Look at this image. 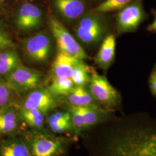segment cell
Returning <instances> with one entry per match:
<instances>
[{"mask_svg":"<svg viewBox=\"0 0 156 156\" xmlns=\"http://www.w3.org/2000/svg\"><path fill=\"white\" fill-rule=\"evenodd\" d=\"M112 124L97 156H156V119L123 117Z\"/></svg>","mask_w":156,"mask_h":156,"instance_id":"obj_1","label":"cell"},{"mask_svg":"<svg viewBox=\"0 0 156 156\" xmlns=\"http://www.w3.org/2000/svg\"><path fill=\"white\" fill-rule=\"evenodd\" d=\"M89 84L91 94L106 110L111 112L120 106L121 97L117 90L105 76L99 75L93 68L90 73Z\"/></svg>","mask_w":156,"mask_h":156,"instance_id":"obj_2","label":"cell"},{"mask_svg":"<svg viewBox=\"0 0 156 156\" xmlns=\"http://www.w3.org/2000/svg\"><path fill=\"white\" fill-rule=\"evenodd\" d=\"M49 26L56 40L58 51L80 60L89 58L81 46L58 20L53 17H50Z\"/></svg>","mask_w":156,"mask_h":156,"instance_id":"obj_3","label":"cell"},{"mask_svg":"<svg viewBox=\"0 0 156 156\" xmlns=\"http://www.w3.org/2000/svg\"><path fill=\"white\" fill-rule=\"evenodd\" d=\"M9 87L17 92H23L37 88L40 83L41 75L38 71L20 64L6 77Z\"/></svg>","mask_w":156,"mask_h":156,"instance_id":"obj_4","label":"cell"},{"mask_svg":"<svg viewBox=\"0 0 156 156\" xmlns=\"http://www.w3.org/2000/svg\"><path fill=\"white\" fill-rule=\"evenodd\" d=\"M145 13L140 2L126 5L117 13V26L120 33L134 31L142 22Z\"/></svg>","mask_w":156,"mask_h":156,"instance_id":"obj_5","label":"cell"},{"mask_svg":"<svg viewBox=\"0 0 156 156\" xmlns=\"http://www.w3.org/2000/svg\"><path fill=\"white\" fill-rule=\"evenodd\" d=\"M104 32V27L100 19L92 15L83 17L76 28L78 38L88 44L98 42L102 38Z\"/></svg>","mask_w":156,"mask_h":156,"instance_id":"obj_6","label":"cell"},{"mask_svg":"<svg viewBox=\"0 0 156 156\" xmlns=\"http://www.w3.org/2000/svg\"><path fill=\"white\" fill-rule=\"evenodd\" d=\"M24 50L31 60L45 62L48 60L51 50L50 38L44 33L37 34L27 40L24 44Z\"/></svg>","mask_w":156,"mask_h":156,"instance_id":"obj_7","label":"cell"},{"mask_svg":"<svg viewBox=\"0 0 156 156\" xmlns=\"http://www.w3.org/2000/svg\"><path fill=\"white\" fill-rule=\"evenodd\" d=\"M56 105L53 95L49 91L38 90L28 94L23 101L21 109H35L41 112L43 114H46L53 109Z\"/></svg>","mask_w":156,"mask_h":156,"instance_id":"obj_8","label":"cell"},{"mask_svg":"<svg viewBox=\"0 0 156 156\" xmlns=\"http://www.w3.org/2000/svg\"><path fill=\"white\" fill-rule=\"evenodd\" d=\"M42 12L33 4L25 3L20 8L16 19L17 27L28 31L38 27L42 22Z\"/></svg>","mask_w":156,"mask_h":156,"instance_id":"obj_9","label":"cell"},{"mask_svg":"<svg viewBox=\"0 0 156 156\" xmlns=\"http://www.w3.org/2000/svg\"><path fill=\"white\" fill-rule=\"evenodd\" d=\"M21 116L13 106L0 109V135H11L18 129Z\"/></svg>","mask_w":156,"mask_h":156,"instance_id":"obj_10","label":"cell"},{"mask_svg":"<svg viewBox=\"0 0 156 156\" xmlns=\"http://www.w3.org/2000/svg\"><path fill=\"white\" fill-rule=\"evenodd\" d=\"M31 146L33 156H54L61 151L62 147L60 140L45 136L34 139Z\"/></svg>","mask_w":156,"mask_h":156,"instance_id":"obj_11","label":"cell"},{"mask_svg":"<svg viewBox=\"0 0 156 156\" xmlns=\"http://www.w3.org/2000/svg\"><path fill=\"white\" fill-rule=\"evenodd\" d=\"M115 48L116 40L115 37L113 35L106 36L95 57L96 63L104 69L110 67L115 58Z\"/></svg>","mask_w":156,"mask_h":156,"instance_id":"obj_12","label":"cell"},{"mask_svg":"<svg viewBox=\"0 0 156 156\" xmlns=\"http://www.w3.org/2000/svg\"><path fill=\"white\" fill-rule=\"evenodd\" d=\"M80 60L58 51L52 66L55 76L71 78L74 67Z\"/></svg>","mask_w":156,"mask_h":156,"instance_id":"obj_13","label":"cell"},{"mask_svg":"<svg viewBox=\"0 0 156 156\" xmlns=\"http://www.w3.org/2000/svg\"><path fill=\"white\" fill-rule=\"evenodd\" d=\"M31 152L24 140L17 138L3 140L0 143V156H31Z\"/></svg>","mask_w":156,"mask_h":156,"instance_id":"obj_14","label":"cell"},{"mask_svg":"<svg viewBox=\"0 0 156 156\" xmlns=\"http://www.w3.org/2000/svg\"><path fill=\"white\" fill-rule=\"evenodd\" d=\"M69 102L73 106H89L102 108L95 100L89 90L84 86H74L71 92L67 95Z\"/></svg>","mask_w":156,"mask_h":156,"instance_id":"obj_15","label":"cell"},{"mask_svg":"<svg viewBox=\"0 0 156 156\" xmlns=\"http://www.w3.org/2000/svg\"><path fill=\"white\" fill-rule=\"evenodd\" d=\"M54 4L62 16L75 19L83 13L85 5L82 0H53Z\"/></svg>","mask_w":156,"mask_h":156,"instance_id":"obj_16","label":"cell"},{"mask_svg":"<svg viewBox=\"0 0 156 156\" xmlns=\"http://www.w3.org/2000/svg\"><path fill=\"white\" fill-rule=\"evenodd\" d=\"M20 64L19 56L11 48L0 51V76L6 77Z\"/></svg>","mask_w":156,"mask_h":156,"instance_id":"obj_17","label":"cell"},{"mask_svg":"<svg viewBox=\"0 0 156 156\" xmlns=\"http://www.w3.org/2000/svg\"><path fill=\"white\" fill-rule=\"evenodd\" d=\"M93 68L87 66L83 60H80L73 69L71 79L75 86H85L89 84L90 73Z\"/></svg>","mask_w":156,"mask_h":156,"instance_id":"obj_18","label":"cell"},{"mask_svg":"<svg viewBox=\"0 0 156 156\" xmlns=\"http://www.w3.org/2000/svg\"><path fill=\"white\" fill-rule=\"evenodd\" d=\"M74 86L71 78L55 76L49 91L55 95H67Z\"/></svg>","mask_w":156,"mask_h":156,"instance_id":"obj_19","label":"cell"},{"mask_svg":"<svg viewBox=\"0 0 156 156\" xmlns=\"http://www.w3.org/2000/svg\"><path fill=\"white\" fill-rule=\"evenodd\" d=\"M20 115L28 124L34 128H42L44 124V114L37 109H20Z\"/></svg>","mask_w":156,"mask_h":156,"instance_id":"obj_20","label":"cell"},{"mask_svg":"<svg viewBox=\"0 0 156 156\" xmlns=\"http://www.w3.org/2000/svg\"><path fill=\"white\" fill-rule=\"evenodd\" d=\"M131 0H106L97 6L94 11L98 13H105L121 9L127 5Z\"/></svg>","mask_w":156,"mask_h":156,"instance_id":"obj_21","label":"cell"},{"mask_svg":"<svg viewBox=\"0 0 156 156\" xmlns=\"http://www.w3.org/2000/svg\"><path fill=\"white\" fill-rule=\"evenodd\" d=\"M71 118L73 128L76 133L86 130L83 116L79 106H72Z\"/></svg>","mask_w":156,"mask_h":156,"instance_id":"obj_22","label":"cell"},{"mask_svg":"<svg viewBox=\"0 0 156 156\" xmlns=\"http://www.w3.org/2000/svg\"><path fill=\"white\" fill-rule=\"evenodd\" d=\"M12 90L8 84L0 81V109L11 105Z\"/></svg>","mask_w":156,"mask_h":156,"instance_id":"obj_23","label":"cell"},{"mask_svg":"<svg viewBox=\"0 0 156 156\" xmlns=\"http://www.w3.org/2000/svg\"><path fill=\"white\" fill-rule=\"evenodd\" d=\"M48 124L50 129L55 133H63L68 131L72 126L71 120L50 123Z\"/></svg>","mask_w":156,"mask_h":156,"instance_id":"obj_24","label":"cell"},{"mask_svg":"<svg viewBox=\"0 0 156 156\" xmlns=\"http://www.w3.org/2000/svg\"><path fill=\"white\" fill-rule=\"evenodd\" d=\"M71 120V115L67 112H57L52 114L48 119V123H57L64 121Z\"/></svg>","mask_w":156,"mask_h":156,"instance_id":"obj_25","label":"cell"},{"mask_svg":"<svg viewBox=\"0 0 156 156\" xmlns=\"http://www.w3.org/2000/svg\"><path fill=\"white\" fill-rule=\"evenodd\" d=\"M13 46V44L9 36L0 31V50L12 48Z\"/></svg>","mask_w":156,"mask_h":156,"instance_id":"obj_26","label":"cell"},{"mask_svg":"<svg viewBox=\"0 0 156 156\" xmlns=\"http://www.w3.org/2000/svg\"><path fill=\"white\" fill-rule=\"evenodd\" d=\"M150 87L153 94L156 96V71L153 73L150 79Z\"/></svg>","mask_w":156,"mask_h":156,"instance_id":"obj_27","label":"cell"},{"mask_svg":"<svg viewBox=\"0 0 156 156\" xmlns=\"http://www.w3.org/2000/svg\"><path fill=\"white\" fill-rule=\"evenodd\" d=\"M148 30L149 31H156V13L155 20H154L153 23L149 26Z\"/></svg>","mask_w":156,"mask_h":156,"instance_id":"obj_28","label":"cell"},{"mask_svg":"<svg viewBox=\"0 0 156 156\" xmlns=\"http://www.w3.org/2000/svg\"><path fill=\"white\" fill-rule=\"evenodd\" d=\"M2 27V24H1V23L0 22V28Z\"/></svg>","mask_w":156,"mask_h":156,"instance_id":"obj_29","label":"cell"},{"mask_svg":"<svg viewBox=\"0 0 156 156\" xmlns=\"http://www.w3.org/2000/svg\"><path fill=\"white\" fill-rule=\"evenodd\" d=\"M0 1H1V2H3V1H4V0H0Z\"/></svg>","mask_w":156,"mask_h":156,"instance_id":"obj_30","label":"cell"},{"mask_svg":"<svg viewBox=\"0 0 156 156\" xmlns=\"http://www.w3.org/2000/svg\"><path fill=\"white\" fill-rule=\"evenodd\" d=\"M0 2H1V1H0Z\"/></svg>","mask_w":156,"mask_h":156,"instance_id":"obj_31","label":"cell"},{"mask_svg":"<svg viewBox=\"0 0 156 156\" xmlns=\"http://www.w3.org/2000/svg\"></svg>","mask_w":156,"mask_h":156,"instance_id":"obj_32","label":"cell"},{"mask_svg":"<svg viewBox=\"0 0 156 156\" xmlns=\"http://www.w3.org/2000/svg\"><path fill=\"white\" fill-rule=\"evenodd\" d=\"M0 81H1V80H0Z\"/></svg>","mask_w":156,"mask_h":156,"instance_id":"obj_33","label":"cell"},{"mask_svg":"<svg viewBox=\"0 0 156 156\" xmlns=\"http://www.w3.org/2000/svg\"><path fill=\"white\" fill-rule=\"evenodd\" d=\"M0 51H1V50H0Z\"/></svg>","mask_w":156,"mask_h":156,"instance_id":"obj_34","label":"cell"}]
</instances>
